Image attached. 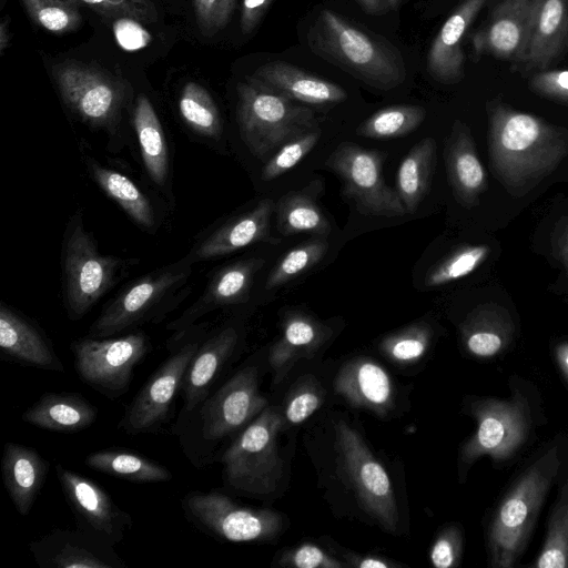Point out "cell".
Masks as SVG:
<instances>
[{"label":"cell","mask_w":568,"mask_h":568,"mask_svg":"<svg viewBox=\"0 0 568 568\" xmlns=\"http://www.w3.org/2000/svg\"><path fill=\"white\" fill-rule=\"evenodd\" d=\"M0 349L7 361L44 371L65 372L45 335L4 304L0 306Z\"/></svg>","instance_id":"44dd1931"},{"label":"cell","mask_w":568,"mask_h":568,"mask_svg":"<svg viewBox=\"0 0 568 568\" xmlns=\"http://www.w3.org/2000/svg\"><path fill=\"white\" fill-rule=\"evenodd\" d=\"M103 18L115 20L133 18L143 23L158 20V11L151 0H79Z\"/></svg>","instance_id":"b9f144b4"},{"label":"cell","mask_w":568,"mask_h":568,"mask_svg":"<svg viewBox=\"0 0 568 568\" xmlns=\"http://www.w3.org/2000/svg\"><path fill=\"white\" fill-rule=\"evenodd\" d=\"M537 568H568V480L560 488L548 521Z\"/></svg>","instance_id":"d590c367"},{"label":"cell","mask_w":568,"mask_h":568,"mask_svg":"<svg viewBox=\"0 0 568 568\" xmlns=\"http://www.w3.org/2000/svg\"><path fill=\"white\" fill-rule=\"evenodd\" d=\"M273 0H242L240 27L243 34L252 33Z\"/></svg>","instance_id":"f5cc1de1"},{"label":"cell","mask_w":568,"mask_h":568,"mask_svg":"<svg viewBox=\"0 0 568 568\" xmlns=\"http://www.w3.org/2000/svg\"><path fill=\"white\" fill-rule=\"evenodd\" d=\"M448 155L453 181L462 190L473 191L478 189L483 182L484 172L477 158L470 151L462 148L455 150L453 146Z\"/></svg>","instance_id":"f6af8a7d"},{"label":"cell","mask_w":568,"mask_h":568,"mask_svg":"<svg viewBox=\"0 0 568 568\" xmlns=\"http://www.w3.org/2000/svg\"><path fill=\"white\" fill-rule=\"evenodd\" d=\"M466 346L468 351L476 356L490 357L501 351L504 341L500 335L495 332L475 331L468 334Z\"/></svg>","instance_id":"816d5d0a"},{"label":"cell","mask_w":568,"mask_h":568,"mask_svg":"<svg viewBox=\"0 0 568 568\" xmlns=\"http://www.w3.org/2000/svg\"><path fill=\"white\" fill-rule=\"evenodd\" d=\"M470 410L477 429L460 450V463L465 467L484 455L494 462L508 459L525 443L530 427V409L519 393L507 399L475 400Z\"/></svg>","instance_id":"30bf717a"},{"label":"cell","mask_w":568,"mask_h":568,"mask_svg":"<svg viewBox=\"0 0 568 568\" xmlns=\"http://www.w3.org/2000/svg\"><path fill=\"white\" fill-rule=\"evenodd\" d=\"M282 426L283 417L266 406L226 447L221 463L232 489L257 497L277 489L284 470L277 445Z\"/></svg>","instance_id":"5b68a950"},{"label":"cell","mask_w":568,"mask_h":568,"mask_svg":"<svg viewBox=\"0 0 568 568\" xmlns=\"http://www.w3.org/2000/svg\"><path fill=\"white\" fill-rule=\"evenodd\" d=\"M540 132L538 121L531 115L514 113L507 119L501 130V143L510 151H521L532 144Z\"/></svg>","instance_id":"ee69618b"},{"label":"cell","mask_w":568,"mask_h":568,"mask_svg":"<svg viewBox=\"0 0 568 568\" xmlns=\"http://www.w3.org/2000/svg\"><path fill=\"white\" fill-rule=\"evenodd\" d=\"M202 341V335L196 334L175 345L128 405L118 425L120 430L131 435L160 430L170 418L186 371Z\"/></svg>","instance_id":"8fae6325"},{"label":"cell","mask_w":568,"mask_h":568,"mask_svg":"<svg viewBox=\"0 0 568 568\" xmlns=\"http://www.w3.org/2000/svg\"><path fill=\"white\" fill-rule=\"evenodd\" d=\"M432 332L426 323H414L386 337L383 349L393 358L408 362L420 357L428 347Z\"/></svg>","instance_id":"ab89813d"},{"label":"cell","mask_w":568,"mask_h":568,"mask_svg":"<svg viewBox=\"0 0 568 568\" xmlns=\"http://www.w3.org/2000/svg\"><path fill=\"white\" fill-rule=\"evenodd\" d=\"M92 175L98 185L113 199L140 226L153 230L155 215L149 199L122 173L93 164Z\"/></svg>","instance_id":"d6a6232c"},{"label":"cell","mask_w":568,"mask_h":568,"mask_svg":"<svg viewBox=\"0 0 568 568\" xmlns=\"http://www.w3.org/2000/svg\"><path fill=\"white\" fill-rule=\"evenodd\" d=\"M361 8L369 14H379L383 9L384 0H355Z\"/></svg>","instance_id":"db71d44e"},{"label":"cell","mask_w":568,"mask_h":568,"mask_svg":"<svg viewBox=\"0 0 568 568\" xmlns=\"http://www.w3.org/2000/svg\"><path fill=\"white\" fill-rule=\"evenodd\" d=\"M182 509L196 528L231 542L267 541L284 525L278 513L239 505L220 491H191L183 497Z\"/></svg>","instance_id":"52a82bcc"},{"label":"cell","mask_w":568,"mask_h":568,"mask_svg":"<svg viewBox=\"0 0 568 568\" xmlns=\"http://www.w3.org/2000/svg\"><path fill=\"white\" fill-rule=\"evenodd\" d=\"M436 161V143L424 138L402 160L396 178V192L407 214L417 211L432 183Z\"/></svg>","instance_id":"f1b7e54d"},{"label":"cell","mask_w":568,"mask_h":568,"mask_svg":"<svg viewBox=\"0 0 568 568\" xmlns=\"http://www.w3.org/2000/svg\"><path fill=\"white\" fill-rule=\"evenodd\" d=\"M557 358L561 371L568 378V344L560 345L557 348Z\"/></svg>","instance_id":"6f0895ef"},{"label":"cell","mask_w":568,"mask_h":568,"mask_svg":"<svg viewBox=\"0 0 568 568\" xmlns=\"http://www.w3.org/2000/svg\"><path fill=\"white\" fill-rule=\"evenodd\" d=\"M329 329L313 317L294 312L284 321L283 335L273 346L270 362L280 375L292 358L314 351L329 335Z\"/></svg>","instance_id":"1f68e13d"},{"label":"cell","mask_w":568,"mask_h":568,"mask_svg":"<svg viewBox=\"0 0 568 568\" xmlns=\"http://www.w3.org/2000/svg\"><path fill=\"white\" fill-rule=\"evenodd\" d=\"M51 72L63 102L83 121L105 126L118 118L126 98L120 80L77 60L55 63Z\"/></svg>","instance_id":"7c38bea8"},{"label":"cell","mask_w":568,"mask_h":568,"mask_svg":"<svg viewBox=\"0 0 568 568\" xmlns=\"http://www.w3.org/2000/svg\"><path fill=\"white\" fill-rule=\"evenodd\" d=\"M195 21L204 37H213L230 22L237 0H192Z\"/></svg>","instance_id":"7bdbcfd3"},{"label":"cell","mask_w":568,"mask_h":568,"mask_svg":"<svg viewBox=\"0 0 568 568\" xmlns=\"http://www.w3.org/2000/svg\"><path fill=\"white\" fill-rule=\"evenodd\" d=\"M541 0H500L471 33L476 58L491 55L521 67Z\"/></svg>","instance_id":"9a60e30c"},{"label":"cell","mask_w":568,"mask_h":568,"mask_svg":"<svg viewBox=\"0 0 568 568\" xmlns=\"http://www.w3.org/2000/svg\"><path fill=\"white\" fill-rule=\"evenodd\" d=\"M400 0H384L385 7L389 9H396L399 4Z\"/></svg>","instance_id":"680465c9"},{"label":"cell","mask_w":568,"mask_h":568,"mask_svg":"<svg viewBox=\"0 0 568 568\" xmlns=\"http://www.w3.org/2000/svg\"><path fill=\"white\" fill-rule=\"evenodd\" d=\"M530 87L541 93L568 98V69L532 73Z\"/></svg>","instance_id":"f907efd6"},{"label":"cell","mask_w":568,"mask_h":568,"mask_svg":"<svg viewBox=\"0 0 568 568\" xmlns=\"http://www.w3.org/2000/svg\"><path fill=\"white\" fill-rule=\"evenodd\" d=\"M143 22L133 18H119L113 20V33L118 44L126 51H135L146 47L151 33L142 26Z\"/></svg>","instance_id":"7dc6e473"},{"label":"cell","mask_w":568,"mask_h":568,"mask_svg":"<svg viewBox=\"0 0 568 568\" xmlns=\"http://www.w3.org/2000/svg\"><path fill=\"white\" fill-rule=\"evenodd\" d=\"M10 43L9 20L3 19L0 24V53L3 54Z\"/></svg>","instance_id":"9f6ffc18"},{"label":"cell","mask_w":568,"mask_h":568,"mask_svg":"<svg viewBox=\"0 0 568 568\" xmlns=\"http://www.w3.org/2000/svg\"><path fill=\"white\" fill-rule=\"evenodd\" d=\"M133 126L144 166L152 181L162 186L168 176V148L161 122L149 100L141 93L133 111Z\"/></svg>","instance_id":"f546056e"},{"label":"cell","mask_w":568,"mask_h":568,"mask_svg":"<svg viewBox=\"0 0 568 568\" xmlns=\"http://www.w3.org/2000/svg\"><path fill=\"white\" fill-rule=\"evenodd\" d=\"M84 464L95 471L132 483H166L171 471L163 465L132 450L112 448L93 452Z\"/></svg>","instance_id":"4dcf8cb0"},{"label":"cell","mask_w":568,"mask_h":568,"mask_svg":"<svg viewBox=\"0 0 568 568\" xmlns=\"http://www.w3.org/2000/svg\"><path fill=\"white\" fill-rule=\"evenodd\" d=\"M568 40V0H541L535 16L524 73L547 70L562 53Z\"/></svg>","instance_id":"cb8c5ba5"},{"label":"cell","mask_w":568,"mask_h":568,"mask_svg":"<svg viewBox=\"0 0 568 568\" xmlns=\"http://www.w3.org/2000/svg\"><path fill=\"white\" fill-rule=\"evenodd\" d=\"M4 488L17 511L27 516L42 489L49 463L36 449L8 442L1 458Z\"/></svg>","instance_id":"603a6c76"},{"label":"cell","mask_w":568,"mask_h":568,"mask_svg":"<svg viewBox=\"0 0 568 568\" xmlns=\"http://www.w3.org/2000/svg\"><path fill=\"white\" fill-rule=\"evenodd\" d=\"M327 250L326 237L318 236L287 251L268 273L265 288L274 290L307 272L321 262Z\"/></svg>","instance_id":"8d00e7d4"},{"label":"cell","mask_w":568,"mask_h":568,"mask_svg":"<svg viewBox=\"0 0 568 568\" xmlns=\"http://www.w3.org/2000/svg\"><path fill=\"white\" fill-rule=\"evenodd\" d=\"M97 417V408L82 395L49 392L28 407L21 418L38 428L73 433L90 427Z\"/></svg>","instance_id":"4316f807"},{"label":"cell","mask_w":568,"mask_h":568,"mask_svg":"<svg viewBox=\"0 0 568 568\" xmlns=\"http://www.w3.org/2000/svg\"><path fill=\"white\" fill-rule=\"evenodd\" d=\"M489 0H463L443 23L426 59L428 74L443 84L459 82L465 75L463 40Z\"/></svg>","instance_id":"d6986e66"},{"label":"cell","mask_w":568,"mask_h":568,"mask_svg":"<svg viewBox=\"0 0 568 568\" xmlns=\"http://www.w3.org/2000/svg\"><path fill=\"white\" fill-rule=\"evenodd\" d=\"M335 390L349 404L385 416L393 405L390 378L378 364L357 358L338 372Z\"/></svg>","instance_id":"d4e9b609"},{"label":"cell","mask_w":568,"mask_h":568,"mask_svg":"<svg viewBox=\"0 0 568 568\" xmlns=\"http://www.w3.org/2000/svg\"><path fill=\"white\" fill-rule=\"evenodd\" d=\"M336 449L359 506L384 530L397 534L399 514L389 477L356 429L344 420L335 426Z\"/></svg>","instance_id":"ba28073f"},{"label":"cell","mask_w":568,"mask_h":568,"mask_svg":"<svg viewBox=\"0 0 568 568\" xmlns=\"http://www.w3.org/2000/svg\"><path fill=\"white\" fill-rule=\"evenodd\" d=\"M559 465L555 446L526 469L500 501L488 532L493 567H513L523 554Z\"/></svg>","instance_id":"3957f363"},{"label":"cell","mask_w":568,"mask_h":568,"mask_svg":"<svg viewBox=\"0 0 568 568\" xmlns=\"http://www.w3.org/2000/svg\"><path fill=\"white\" fill-rule=\"evenodd\" d=\"M120 261L102 255L79 222L65 244V300L72 320L84 316L109 291Z\"/></svg>","instance_id":"4fadbf2b"},{"label":"cell","mask_w":568,"mask_h":568,"mask_svg":"<svg viewBox=\"0 0 568 568\" xmlns=\"http://www.w3.org/2000/svg\"><path fill=\"white\" fill-rule=\"evenodd\" d=\"M55 474L64 498L75 518L77 528L115 546L133 526L129 513L91 478L58 464Z\"/></svg>","instance_id":"5bb4252c"},{"label":"cell","mask_w":568,"mask_h":568,"mask_svg":"<svg viewBox=\"0 0 568 568\" xmlns=\"http://www.w3.org/2000/svg\"><path fill=\"white\" fill-rule=\"evenodd\" d=\"M322 191V181L315 180L297 191L282 195L274 209L277 231L284 236L300 233L321 237L329 235L331 223L317 204Z\"/></svg>","instance_id":"83f0119b"},{"label":"cell","mask_w":568,"mask_h":568,"mask_svg":"<svg viewBox=\"0 0 568 568\" xmlns=\"http://www.w3.org/2000/svg\"><path fill=\"white\" fill-rule=\"evenodd\" d=\"M236 92L240 134L258 160L266 162L285 143L320 129L311 108L266 89L251 77L237 84Z\"/></svg>","instance_id":"277c9868"},{"label":"cell","mask_w":568,"mask_h":568,"mask_svg":"<svg viewBox=\"0 0 568 568\" xmlns=\"http://www.w3.org/2000/svg\"><path fill=\"white\" fill-rule=\"evenodd\" d=\"M355 565L361 568H388L390 566L388 562L374 557H365L361 560L358 558Z\"/></svg>","instance_id":"11a10c76"},{"label":"cell","mask_w":568,"mask_h":568,"mask_svg":"<svg viewBox=\"0 0 568 568\" xmlns=\"http://www.w3.org/2000/svg\"><path fill=\"white\" fill-rule=\"evenodd\" d=\"M321 404L318 393L311 388L304 387L297 390L288 400L285 408V418L291 424H300L308 418Z\"/></svg>","instance_id":"c3c4849f"},{"label":"cell","mask_w":568,"mask_h":568,"mask_svg":"<svg viewBox=\"0 0 568 568\" xmlns=\"http://www.w3.org/2000/svg\"><path fill=\"white\" fill-rule=\"evenodd\" d=\"M251 78L266 89L302 104H336L347 99L341 85L285 61L264 63Z\"/></svg>","instance_id":"ffe728a7"},{"label":"cell","mask_w":568,"mask_h":568,"mask_svg":"<svg viewBox=\"0 0 568 568\" xmlns=\"http://www.w3.org/2000/svg\"><path fill=\"white\" fill-rule=\"evenodd\" d=\"M79 377L95 392L116 399L125 394L135 366L150 349L143 332L120 337H84L71 345Z\"/></svg>","instance_id":"8992f818"},{"label":"cell","mask_w":568,"mask_h":568,"mask_svg":"<svg viewBox=\"0 0 568 568\" xmlns=\"http://www.w3.org/2000/svg\"><path fill=\"white\" fill-rule=\"evenodd\" d=\"M284 560L298 568H337L345 566L329 557L321 548L310 544L302 545L294 549Z\"/></svg>","instance_id":"681fc988"},{"label":"cell","mask_w":568,"mask_h":568,"mask_svg":"<svg viewBox=\"0 0 568 568\" xmlns=\"http://www.w3.org/2000/svg\"><path fill=\"white\" fill-rule=\"evenodd\" d=\"M42 568H126V564L109 545L77 528L57 529L29 544Z\"/></svg>","instance_id":"e0dca14e"},{"label":"cell","mask_w":568,"mask_h":568,"mask_svg":"<svg viewBox=\"0 0 568 568\" xmlns=\"http://www.w3.org/2000/svg\"><path fill=\"white\" fill-rule=\"evenodd\" d=\"M311 51L365 85L389 91L403 84L407 70L402 52L329 9H322L306 32Z\"/></svg>","instance_id":"6da1fadb"},{"label":"cell","mask_w":568,"mask_h":568,"mask_svg":"<svg viewBox=\"0 0 568 568\" xmlns=\"http://www.w3.org/2000/svg\"><path fill=\"white\" fill-rule=\"evenodd\" d=\"M239 342L240 333L232 325L203 338L183 381V405L179 420L194 412L207 398L213 385L234 355Z\"/></svg>","instance_id":"ac0fdd59"},{"label":"cell","mask_w":568,"mask_h":568,"mask_svg":"<svg viewBox=\"0 0 568 568\" xmlns=\"http://www.w3.org/2000/svg\"><path fill=\"white\" fill-rule=\"evenodd\" d=\"M275 202L261 200L252 210L241 214L206 237L195 251L199 260L227 255L254 243L276 245L280 240L271 235V217Z\"/></svg>","instance_id":"7402d4cb"},{"label":"cell","mask_w":568,"mask_h":568,"mask_svg":"<svg viewBox=\"0 0 568 568\" xmlns=\"http://www.w3.org/2000/svg\"><path fill=\"white\" fill-rule=\"evenodd\" d=\"M420 105L398 104L381 109L364 120L356 134L373 140H389L415 131L425 120Z\"/></svg>","instance_id":"836d02e7"},{"label":"cell","mask_w":568,"mask_h":568,"mask_svg":"<svg viewBox=\"0 0 568 568\" xmlns=\"http://www.w3.org/2000/svg\"><path fill=\"white\" fill-rule=\"evenodd\" d=\"M30 18L42 29L64 34L77 30L82 21L74 0H22Z\"/></svg>","instance_id":"74e56055"},{"label":"cell","mask_w":568,"mask_h":568,"mask_svg":"<svg viewBox=\"0 0 568 568\" xmlns=\"http://www.w3.org/2000/svg\"><path fill=\"white\" fill-rule=\"evenodd\" d=\"M462 534L456 527L446 528L432 547L430 560L437 568L456 566L462 554Z\"/></svg>","instance_id":"bcb514c9"},{"label":"cell","mask_w":568,"mask_h":568,"mask_svg":"<svg viewBox=\"0 0 568 568\" xmlns=\"http://www.w3.org/2000/svg\"><path fill=\"white\" fill-rule=\"evenodd\" d=\"M485 253L483 247L459 251L434 265L425 275V286L436 287L469 274Z\"/></svg>","instance_id":"60d3db41"},{"label":"cell","mask_w":568,"mask_h":568,"mask_svg":"<svg viewBox=\"0 0 568 568\" xmlns=\"http://www.w3.org/2000/svg\"><path fill=\"white\" fill-rule=\"evenodd\" d=\"M321 133L316 129L285 143L265 162L261 179L270 182L293 169L315 148Z\"/></svg>","instance_id":"f35d334b"},{"label":"cell","mask_w":568,"mask_h":568,"mask_svg":"<svg viewBox=\"0 0 568 568\" xmlns=\"http://www.w3.org/2000/svg\"><path fill=\"white\" fill-rule=\"evenodd\" d=\"M179 111L184 122L196 133L219 138L222 119L213 98L201 84L190 81L179 98Z\"/></svg>","instance_id":"e575fe53"},{"label":"cell","mask_w":568,"mask_h":568,"mask_svg":"<svg viewBox=\"0 0 568 568\" xmlns=\"http://www.w3.org/2000/svg\"><path fill=\"white\" fill-rule=\"evenodd\" d=\"M189 272L190 267L172 266L134 282L104 307L91 325L89 336L111 337L142 323L149 318L152 310L168 292Z\"/></svg>","instance_id":"2e32d148"},{"label":"cell","mask_w":568,"mask_h":568,"mask_svg":"<svg viewBox=\"0 0 568 568\" xmlns=\"http://www.w3.org/2000/svg\"><path fill=\"white\" fill-rule=\"evenodd\" d=\"M383 156L354 142H342L325 160L324 165L343 182V194L357 211L377 217H399L407 214L396 190L384 180Z\"/></svg>","instance_id":"9c48e42d"},{"label":"cell","mask_w":568,"mask_h":568,"mask_svg":"<svg viewBox=\"0 0 568 568\" xmlns=\"http://www.w3.org/2000/svg\"><path fill=\"white\" fill-rule=\"evenodd\" d=\"M264 260L247 258L231 264L215 274L202 300L170 326L184 331L206 312L226 305L245 303L255 274L263 267Z\"/></svg>","instance_id":"484cf974"},{"label":"cell","mask_w":568,"mask_h":568,"mask_svg":"<svg viewBox=\"0 0 568 568\" xmlns=\"http://www.w3.org/2000/svg\"><path fill=\"white\" fill-rule=\"evenodd\" d=\"M266 406L257 368H241L194 412L176 422L185 455L196 466L206 465L219 444L248 425Z\"/></svg>","instance_id":"7a4b0ae2"}]
</instances>
